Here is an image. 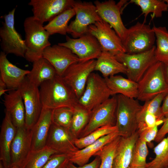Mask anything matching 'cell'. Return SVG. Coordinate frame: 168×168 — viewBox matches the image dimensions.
<instances>
[{
  "label": "cell",
  "instance_id": "6da1fadb",
  "mask_svg": "<svg viewBox=\"0 0 168 168\" xmlns=\"http://www.w3.org/2000/svg\"><path fill=\"white\" fill-rule=\"evenodd\" d=\"M39 90L43 107L52 110L62 107L73 108L78 104L74 92L58 75L42 84Z\"/></svg>",
  "mask_w": 168,
  "mask_h": 168
},
{
  "label": "cell",
  "instance_id": "7a4b0ae2",
  "mask_svg": "<svg viewBox=\"0 0 168 168\" xmlns=\"http://www.w3.org/2000/svg\"><path fill=\"white\" fill-rule=\"evenodd\" d=\"M43 23L33 16L26 18L24 22L25 44L27 48L25 58L33 63L43 57L44 49L51 45L50 36L44 29Z\"/></svg>",
  "mask_w": 168,
  "mask_h": 168
},
{
  "label": "cell",
  "instance_id": "3957f363",
  "mask_svg": "<svg viewBox=\"0 0 168 168\" xmlns=\"http://www.w3.org/2000/svg\"><path fill=\"white\" fill-rule=\"evenodd\" d=\"M116 96L115 125L121 137H128L137 131L138 117L141 105L137 100L121 94Z\"/></svg>",
  "mask_w": 168,
  "mask_h": 168
},
{
  "label": "cell",
  "instance_id": "277c9868",
  "mask_svg": "<svg viewBox=\"0 0 168 168\" xmlns=\"http://www.w3.org/2000/svg\"><path fill=\"white\" fill-rule=\"evenodd\" d=\"M137 99L145 102L158 94L168 92V85L164 72L163 63L157 61L151 67L138 82Z\"/></svg>",
  "mask_w": 168,
  "mask_h": 168
},
{
  "label": "cell",
  "instance_id": "5b68a950",
  "mask_svg": "<svg viewBox=\"0 0 168 168\" xmlns=\"http://www.w3.org/2000/svg\"><path fill=\"white\" fill-rule=\"evenodd\" d=\"M156 40L155 33L149 25L138 22L128 29L123 42L125 53H140L151 49Z\"/></svg>",
  "mask_w": 168,
  "mask_h": 168
},
{
  "label": "cell",
  "instance_id": "8992f818",
  "mask_svg": "<svg viewBox=\"0 0 168 168\" xmlns=\"http://www.w3.org/2000/svg\"><path fill=\"white\" fill-rule=\"evenodd\" d=\"M16 10L14 8L3 16L4 21L0 28L1 48L6 54H13L25 58L27 50L25 40L15 27Z\"/></svg>",
  "mask_w": 168,
  "mask_h": 168
},
{
  "label": "cell",
  "instance_id": "52a82bcc",
  "mask_svg": "<svg viewBox=\"0 0 168 168\" xmlns=\"http://www.w3.org/2000/svg\"><path fill=\"white\" fill-rule=\"evenodd\" d=\"M112 96L105 78L92 72L89 76L84 91L78 99V104L91 111Z\"/></svg>",
  "mask_w": 168,
  "mask_h": 168
},
{
  "label": "cell",
  "instance_id": "ba28073f",
  "mask_svg": "<svg viewBox=\"0 0 168 168\" xmlns=\"http://www.w3.org/2000/svg\"><path fill=\"white\" fill-rule=\"evenodd\" d=\"M72 7L76 16L68 25V33L73 38H77L87 33L90 25L103 20L92 2L74 0Z\"/></svg>",
  "mask_w": 168,
  "mask_h": 168
},
{
  "label": "cell",
  "instance_id": "9c48e42d",
  "mask_svg": "<svg viewBox=\"0 0 168 168\" xmlns=\"http://www.w3.org/2000/svg\"><path fill=\"white\" fill-rule=\"evenodd\" d=\"M155 45L144 52L133 54L124 53L115 57L126 66L128 78L138 82L148 69L157 62L155 56Z\"/></svg>",
  "mask_w": 168,
  "mask_h": 168
},
{
  "label": "cell",
  "instance_id": "30bf717a",
  "mask_svg": "<svg viewBox=\"0 0 168 168\" xmlns=\"http://www.w3.org/2000/svg\"><path fill=\"white\" fill-rule=\"evenodd\" d=\"M17 89L24 105L26 127L31 129L38 120L43 108L40 90L29 81L26 76Z\"/></svg>",
  "mask_w": 168,
  "mask_h": 168
},
{
  "label": "cell",
  "instance_id": "8fae6325",
  "mask_svg": "<svg viewBox=\"0 0 168 168\" xmlns=\"http://www.w3.org/2000/svg\"><path fill=\"white\" fill-rule=\"evenodd\" d=\"M117 107V97L114 95L93 109L88 124L79 138L87 136L100 127L115 125Z\"/></svg>",
  "mask_w": 168,
  "mask_h": 168
},
{
  "label": "cell",
  "instance_id": "7c38bea8",
  "mask_svg": "<svg viewBox=\"0 0 168 168\" xmlns=\"http://www.w3.org/2000/svg\"><path fill=\"white\" fill-rule=\"evenodd\" d=\"M88 32L97 39L102 51L109 53L114 56L125 53L120 38L110 26L104 20L90 25Z\"/></svg>",
  "mask_w": 168,
  "mask_h": 168
},
{
  "label": "cell",
  "instance_id": "4fadbf2b",
  "mask_svg": "<svg viewBox=\"0 0 168 168\" xmlns=\"http://www.w3.org/2000/svg\"><path fill=\"white\" fill-rule=\"evenodd\" d=\"M66 42L58 44L69 49L78 57L80 62L97 59L102 52L97 39L88 32L76 39L66 35Z\"/></svg>",
  "mask_w": 168,
  "mask_h": 168
},
{
  "label": "cell",
  "instance_id": "5bb4252c",
  "mask_svg": "<svg viewBox=\"0 0 168 168\" xmlns=\"http://www.w3.org/2000/svg\"><path fill=\"white\" fill-rule=\"evenodd\" d=\"M96 60L78 62L69 66L62 76L78 99L85 89L88 78L94 71Z\"/></svg>",
  "mask_w": 168,
  "mask_h": 168
},
{
  "label": "cell",
  "instance_id": "9a60e30c",
  "mask_svg": "<svg viewBox=\"0 0 168 168\" xmlns=\"http://www.w3.org/2000/svg\"><path fill=\"white\" fill-rule=\"evenodd\" d=\"M126 0H109L104 2H94L97 12L101 19L114 29L122 42L125 38L128 29L124 25L121 16V9Z\"/></svg>",
  "mask_w": 168,
  "mask_h": 168
},
{
  "label": "cell",
  "instance_id": "2e32d148",
  "mask_svg": "<svg viewBox=\"0 0 168 168\" xmlns=\"http://www.w3.org/2000/svg\"><path fill=\"white\" fill-rule=\"evenodd\" d=\"M74 2L73 0H31L28 4L32 7L33 17L43 24L72 7Z\"/></svg>",
  "mask_w": 168,
  "mask_h": 168
},
{
  "label": "cell",
  "instance_id": "e0dca14e",
  "mask_svg": "<svg viewBox=\"0 0 168 168\" xmlns=\"http://www.w3.org/2000/svg\"><path fill=\"white\" fill-rule=\"evenodd\" d=\"M76 139L68 128L52 124L46 146L57 153L71 154L79 149L75 145Z\"/></svg>",
  "mask_w": 168,
  "mask_h": 168
},
{
  "label": "cell",
  "instance_id": "ac0fdd59",
  "mask_svg": "<svg viewBox=\"0 0 168 168\" xmlns=\"http://www.w3.org/2000/svg\"><path fill=\"white\" fill-rule=\"evenodd\" d=\"M43 56L53 66L57 74L61 77L69 66L79 61L78 57L69 49L58 44L46 48Z\"/></svg>",
  "mask_w": 168,
  "mask_h": 168
},
{
  "label": "cell",
  "instance_id": "d6986e66",
  "mask_svg": "<svg viewBox=\"0 0 168 168\" xmlns=\"http://www.w3.org/2000/svg\"><path fill=\"white\" fill-rule=\"evenodd\" d=\"M31 150L30 129L26 127L16 128L10 151L12 166L20 168Z\"/></svg>",
  "mask_w": 168,
  "mask_h": 168
},
{
  "label": "cell",
  "instance_id": "ffe728a7",
  "mask_svg": "<svg viewBox=\"0 0 168 168\" xmlns=\"http://www.w3.org/2000/svg\"><path fill=\"white\" fill-rule=\"evenodd\" d=\"M6 111L16 128L26 127V113L23 99L18 89L11 90L4 96Z\"/></svg>",
  "mask_w": 168,
  "mask_h": 168
},
{
  "label": "cell",
  "instance_id": "44dd1931",
  "mask_svg": "<svg viewBox=\"0 0 168 168\" xmlns=\"http://www.w3.org/2000/svg\"><path fill=\"white\" fill-rule=\"evenodd\" d=\"M52 109L43 107L40 116L30 129L31 150H36L46 146L52 122Z\"/></svg>",
  "mask_w": 168,
  "mask_h": 168
},
{
  "label": "cell",
  "instance_id": "7402d4cb",
  "mask_svg": "<svg viewBox=\"0 0 168 168\" xmlns=\"http://www.w3.org/2000/svg\"><path fill=\"white\" fill-rule=\"evenodd\" d=\"M16 132V128L13 124L9 114L6 111L0 133V160L4 168H10L12 166L11 148Z\"/></svg>",
  "mask_w": 168,
  "mask_h": 168
},
{
  "label": "cell",
  "instance_id": "603a6c76",
  "mask_svg": "<svg viewBox=\"0 0 168 168\" xmlns=\"http://www.w3.org/2000/svg\"><path fill=\"white\" fill-rule=\"evenodd\" d=\"M6 54L1 51L0 53V72L1 78L8 89H17L29 73L30 71L20 68L11 63Z\"/></svg>",
  "mask_w": 168,
  "mask_h": 168
},
{
  "label": "cell",
  "instance_id": "cb8c5ba5",
  "mask_svg": "<svg viewBox=\"0 0 168 168\" xmlns=\"http://www.w3.org/2000/svg\"><path fill=\"white\" fill-rule=\"evenodd\" d=\"M119 136L118 132H116L103 136L85 148L71 154L69 161L79 166L84 165L102 147Z\"/></svg>",
  "mask_w": 168,
  "mask_h": 168
},
{
  "label": "cell",
  "instance_id": "d4e9b609",
  "mask_svg": "<svg viewBox=\"0 0 168 168\" xmlns=\"http://www.w3.org/2000/svg\"><path fill=\"white\" fill-rule=\"evenodd\" d=\"M139 138L138 131L128 137H121L118 145L112 168H128L135 145Z\"/></svg>",
  "mask_w": 168,
  "mask_h": 168
},
{
  "label": "cell",
  "instance_id": "484cf974",
  "mask_svg": "<svg viewBox=\"0 0 168 168\" xmlns=\"http://www.w3.org/2000/svg\"><path fill=\"white\" fill-rule=\"evenodd\" d=\"M105 78L112 96L121 94L130 98H137L138 82L119 75H115Z\"/></svg>",
  "mask_w": 168,
  "mask_h": 168
},
{
  "label": "cell",
  "instance_id": "4316f807",
  "mask_svg": "<svg viewBox=\"0 0 168 168\" xmlns=\"http://www.w3.org/2000/svg\"><path fill=\"white\" fill-rule=\"evenodd\" d=\"M33 63L32 69L26 77L30 82L38 87L57 75L53 66L43 57Z\"/></svg>",
  "mask_w": 168,
  "mask_h": 168
},
{
  "label": "cell",
  "instance_id": "83f0119b",
  "mask_svg": "<svg viewBox=\"0 0 168 168\" xmlns=\"http://www.w3.org/2000/svg\"><path fill=\"white\" fill-rule=\"evenodd\" d=\"M94 71H98L103 77L106 78L119 73L126 74V66L116 58L115 56L109 53L102 51L97 59Z\"/></svg>",
  "mask_w": 168,
  "mask_h": 168
},
{
  "label": "cell",
  "instance_id": "f1b7e54d",
  "mask_svg": "<svg viewBox=\"0 0 168 168\" xmlns=\"http://www.w3.org/2000/svg\"><path fill=\"white\" fill-rule=\"evenodd\" d=\"M75 15L73 7L68 8L49 22L44 26V28L50 35L56 34L66 35L68 33V22Z\"/></svg>",
  "mask_w": 168,
  "mask_h": 168
},
{
  "label": "cell",
  "instance_id": "f546056e",
  "mask_svg": "<svg viewBox=\"0 0 168 168\" xmlns=\"http://www.w3.org/2000/svg\"><path fill=\"white\" fill-rule=\"evenodd\" d=\"M73 113L71 123L68 128L76 138H78L88 124L91 111L77 104L73 109Z\"/></svg>",
  "mask_w": 168,
  "mask_h": 168
},
{
  "label": "cell",
  "instance_id": "4dcf8cb0",
  "mask_svg": "<svg viewBox=\"0 0 168 168\" xmlns=\"http://www.w3.org/2000/svg\"><path fill=\"white\" fill-rule=\"evenodd\" d=\"M56 153L46 146L39 150H31L20 168H43L51 156Z\"/></svg>",
  "mask_w": 168,
  "mask_h": 168
},
{
  "label": "cell",
  "instance_id": "1f68e13d",
  "mask_svg": "<svg viewBox=\"0 0 168 168\" xmlns=\"http://www.w3.org/2000/svg\"><path fill=\"white\" fill-rule=\"evenodd\" d=\"M156 39L155 56L157 61L168 63V31L165 26L152 28Z\"/></svg>",
  "mask_w": 168,
  "mask_h": 168
},
{
  "label": "cell",
  "instance_id": "d6a6232c",
  "mask_svg": "<svg viewBox=\"0 0 168 168\" xmlns=\"http://www.w3.org/2000/svg\"><path fill=\"white\" fill-rule=\"evenodd\" d=\"M130 2L140 7L145 19L150 13H152L154 16L158 18L162 16L163 12L168 11L167 4L164 0H131Z\"/></svg>",
  "mask_w": 168,
  "mask_h": 168
},
{
  "label": "cell",
  "instance_id": "836d02e7",
  "mask_svg": "<svg viewBox=\"0 0 168 168\" xmlns=\"http://www.w3.org/2000/svg\"><path fill=\"white\" fill-rule=\"evenodd\" d=\"M158 143L154 148L155 158L147 163L145 168L168 167V135Z\"/></svg>",
  "mask_w": 168,
  "mask_h": 168
},
{
  "label": "cell",
  "instance_id": "e575fe53",
  "mask_svg": "<svg viewBox=\"0 0 168 168\" xmlns=\"http://www.w3.org/2000/svg\"><path fill=\"white\" fill-rule=\"evenodd\" d=\"M116 132H118L116 125L104 126L96 129L84 137L76 138L75 141V145L79 149H81L103 136Z\"/></svg>",
  "mask_w": 168,
  "mask_h": 168
},
{
  "label": "cell",
  "instance_id": "d590c367",
  "mask_svg": "<svg viewBox=\"0 0 168 168\" xmlns=\"http://www.w3.org/2000/svg\"><path fill=\"white\" fill-rule=\"evenodd\" d=\"M121 136H118L114 140L102 147L94 156L100 159L99 168H112L113 164L116 151Z\"/></svg>",
  "mask_w": 168,
  "mask_h": 168
},
{
  "label": "cell",
  "instance_id": "8d00e7d4",
  "mask_svg": "<svg viewBox=\"0 0 168 168\" xmlns=\"http://www.w3.org/2000/svg\"><path fill=\"white\" fill-rule=\"evenodd\" d=\"M147 143L139 138L134 146L129 167L133 168H145L147 157L148 154Z\"/></svg>",
  "mask_w": 168,
  "mask_h": 168
},
{
  "label": "cell",
  "instance_id": "74e56055",
  "mask_svg": "<svg viewBox=\"0 0 168 168\" xmlns=\"http://www.w3.org/2000/svg\"><path fill=\"white\" fill-rule=\"evenodd\" d=\"M73 109L62 107L53 109L52 114V124L68 128L72 117Z\"/></svg>",
  "mask_w": 168,
  "mask_h": 168
},
{
  "label": "cell",
  "instance_id": "f35d334b",
  "mask_svg": "<svg viewBox=\"0 0 168 168\" xmlns=\"http://www.w3.org/2000/svg\"><path fill=\"white\" fill-rule=\"evenodd\" d=\"M71 154L56 153L51 156L43 168H64Z\"/></svg>",
  "mask_w": 168,
  "mask_h": 168
},
{
  "label": "cell",
  "instance_id": "ab89813d",
  "mask_svg": "<svg viewBox=\"0 0 168 168\" xmlns=\"http://www.w3.org/2000/svg\"><path fill=\"white\" fill-rule=\"evenodd\" d=\"M159 125V124H156L152 127L138 131L139 138L147 143L151 144L152 142L155 140L158 131V127Z\"/></svg>",
  "mask_w": 168,
  "mask_h": 168
},
{
  "label": "cell",
  "instance_id": "60d3db41",
  "mask_svg": "<svg viewBox=\"0 0 168 168\" xmlns=\"http://www.w3.org/2000/svg\"><path fill=\"white\" fill-rule=\"evenodd\" d=\"M100 162V157L96 156L95 158L91 162L81 166L77 167L74 164L69 161L64 168H99Z\"/></svg>",
  "mask_w": 168,
  "mask_h": 168
},
{
  "label": "cell",
  "instance_id": "b9f144b4",
  "mask_svg": "<svg viewBox=\"0 0 168 168\" xmlns=\"http://www.w3.org/2000/svg\"><path fill=\"white\" fill-rule=\"evenodd\" d=\"M163 125L158 130L155 141L156 142H159L162 140L168 133V118H165Z\"/></svg>",
  "mask_w": 168,
  "mask_h": 168
},
{
  "label": "cell",
  "instance_id": "7bdbcfd3",
  "mask_svg": "<svg viewBox=\"0 0 168 168\" xmlns=\"http://www.w3.org/2000/svg\"><path fill=\"white\" fill-rule=\"evenodd\" d=\"M162 114L165 118H168V94L164 98L161 106Z\"/></svg>",
  "mask_w": 168,
  "mask_h": 168
},
{
  "label": "cell",
  "instance_id": "ee69618b",
  "mask_svg": "<svg viewBox=\"0 0 168 168\" xmlns=\"http://www.w3.org/2000/svg\"><path fill=\"white\" fill-rule=\"evenodd\" d=\"M11 90L8 88L5 83L0 77V96H1L4 94L5 95L6 92Z\"/></svg>",
  "mask_w": 168,
  "mask_h": 168
},
{
  "label": "cell",
  "instance_id": "f6af8a7d",
  "mask_svg": "<svg viewBox=\"0 0 168 168\" xmlns=\"http://www.w3.org/2000/svg\"><path fill=\"white\" fill-rule=\"evenodd\" d=\"M163 69L165 78L168 85V63L163 64Z\"/></svg>",
  "mask_w": 168,
  "mask_h": 168
},
{
  "label": "cell",
  "instance_id": "bcb514c9",
  "mask_svg": "<svg viewBox=\"0 0 168 168\" xmlns=\"http://www.w3.org/2000/svg\"><path fill=\"white\" fill-rule=\"evenodd\" d=\"M0 168H4L2 163L1 161H0Z\"/></svg>",
  "mask_w": 168,
  "mask_h": 168
},
{
  "label": "cell",
  "instance_id": "7dc6e473",
  "mask_svg": "<svg viewBox=\"0 0 168 168\" xmlns=\"http://www.w3.org/2000/svg\"><path fill=\"white\" fill-rule=\"evenodd\" d=\"M10 168H20L16 166H12Z\"/></svg>",
  "mask_w": 168,
  "mask_h": 168
},
{
  "label": "cell",
  "instance_id": "c3c4849f",
  "mask_svg": "<svg viewBox=\"0 0 168 168\" xmlns=\"http://www.w3.org/2000/svg\"><path fill=\"white\" fill-rule=\"evenodd\" d=\"M164 1L166 3L168 9V0H164Z\"/></svg>",
  "mask_w": 168,
  "mask_h": 168
},
{
  "label": "cell",
  "instance_id": "681fc988",
  "mask_svg": "<svg viewBox=\"0 0 168 168\" xmlns=\"http://www.w3.org/2000/svg\"><path fill=\"white\" fill-rule=\"evenodd\" d=\"M128 168H131V167H129ZM167 168H168V167H167Z\"/></svg>",
  "mask_w": 168,
  "mask_h": 168
}]
</instances>
